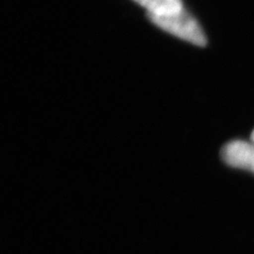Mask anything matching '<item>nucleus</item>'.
<instances>
[{
    "label": "nucleus",
    "mask_w": 254,
    "mask_h": 254,
    "mask_svg": "<svg viewBox=\"0 0 254 254\" xmlns=\"http://www.w3.org/2000/svg\"><path fill=\"white\" fill-rule=\"evenodd\" d=\"M148 10L147 13L164 15L179 12L182 9L181 0H136Z\"/></svg>",
    "instance_id": "nucleus-3"
},
{
    "label": "nucleus",
    "mask_w": 254,
    "mask_h": 254,
    "mask_svg": "<svg viewBox=\"0 0 254 254\" xmlns=\"http://www.w3.org/2000/svg\"><path fill=\"white\" fill-rule=\"evenodd\" d=\"M147 16L155 25L166 32L197 46L203 47L206 45V38L199 25L184 10L164 15L147 13Z\"/></svg>",
    "instance_id": "nucleus-1"
},
{
    "label": "nucleus",
    "mask_w": 254,
    "mask_h": 254,
    "mask_svg": "<svg viewBox=\"0 0 254 254\" xmlns=\"http://www.w3.org/2000/svg\"><path fill=\"white\" fill-rule=\"evenodd\" d=\"M220 156L224 162L231 168L249 171L254 174V142L230 141L222 146Z\"/></svg>",
    "instance_id": "nucleus-2"
},
{
    "label": "nucleus",
    "mask_w": 254,
    "mask_h": 254,
    "mask_svg": "<svg viewBox=\"0 0 254 254\" xmlns=\"http://www.w3.org/2000/svg\"><path fill=\"white\" fill-rule=\"evenodd\" d=\"M251 139H252V141L254 142V130H253V132H252V134H251Z\"/></svg>",
    "instance_id": "nucleus-4"
}]
</instances>
